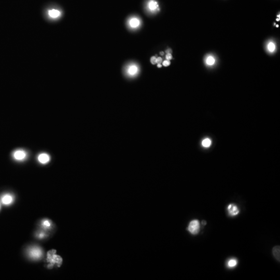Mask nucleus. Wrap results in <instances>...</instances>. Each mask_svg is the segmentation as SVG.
<instances>
[{
	"label": "nucleus",
	"mask_w": 280,
	"mask_h": 280,
	"mask_svg": "<svg viewBox=\"0 0 280 280\" xmlns=\"http://www.w3.org/2000/svg\"><path fill=\"white\" fill-rule=\"evenodd\" d=\"M165 58L167 60H170L172 59V56L171 54H167L166 56H165Z\"/></svg>",
	"instance_id": "aec40b11"
},
{
	"label": "nucleus",
	"mask_w": 280,
	"mask_h": 280,
	"mask_svg": "<svg viewBox=\"0 0 280 280\" xmlns=\"http://www.w3.org/2000/svg\"><path fill=\"white\" fill-rule=\"evenodd\" d=\"M37 159L39 162L42 164H46L49 161L50 157L48 154L46 153H42L39 155L37 157Z\"/></svg>",
	"instance_id": "6e6552de"
},
{
	"label": "nucleus",
	"mask_w": 280,
	"mask_h": 280,
	"mask_svg": "<svg viewBox=\"0 0 280 280\" xmlns=\"http://www.w3.org/2000/svg\"><path fill=\"white\" fill-rule=\"evenodd\" d=\"M228 214L231 216H235L239 213V210L237 206L235 204H230L227 207Z\"/></svg>",
	"instance_id": "39448f33"
},
{
	"label": "nucleus",
	"mask_w": 280,
	"mask_h": 280,
	"mask_svg": "<svg viewBox=\"0 0 280 280\" xmlns=\"http://www.w3.org/2000/svg\"><path fill=\"white\" fill-rule=\"evenodd\" d=\"M162 61H163V59L161 57H158L156 59V63H157V64H159V63L161 64Z\"/></svg>",
	"instance_id": "412c9836"
},
{
	"label": "nucleus",
	"mask_w": 280,
	"mask_h": 280,
	"mask_svg": "<svg viewBox=\"0 0 280 280\" xmlns=\"http://www.w3.org/2000/svg\"><path fill=\"white\" fill-rule=\"evenodd\" d=\"M206 63L208 66H213L215 63V59L212 56H209L206 59Z\"/></svg>",
	"instance_id": "4468645a"
},
{
	"label": "nucleus",
	"mask_w": 280,
	"mask_h": 280,
	"mask_svg": "<svg viewBox=\"0 0 280 280\" xmlns=\"http://www.w3.org/2000/svg\"><path fill=\"white\" fill-rule=\"evenodd\" d=\"M267 48L270 52H273L276 49V45L273 42H270L267 46Z\"/></svg>",
	"instance_id": "dca6fc26"
},
{
	"label": "nucleus",
	"mask_w": 280,
	"mask_h": 280,
	"mask_svg": "<svg viewBox=\"0 0 280 280\" xmlns=\"http://www.w3.org/2000/svg\"><path fill=\"white\" fill-rule=\"evenodd\" d=\"M202 145L203 147H210V145H211V141L209 139L206 138L204 140H203L202 142Z\"/></svg>",
	"instance_id": "2eb2a0df"
},
{
	"label": "nucleus",
	"mask_w": 280,
	"mask_h": 280,
	"mask_svg": "<svg viewBox=\"0 0 280 280\" xmlns=\"http://www.w3.org/2000/svg\"><path fill=\"white\" fill-rule=\"evenodd\" d=\"M28 254L33 259H40L43 255V251L39 247L34 246L29 250Z\"/></svg>",
	"instance_id": "f03ea898"
},
{
	"label": "nucleus",
	"mask_w": 280,
	"mask_h": 280,
	"mask_svg": "<svg viewBox=\"0 0 280 280\" xmlns=\"http://www.w3.org/2000/svg\"><path fill=\"white\" fill-rule=\"evenodd\" d=\"M129 25L132 28H136L140 26L141 24L140 20L138 18L133 17L131 18L129 21Z\"/></svg>",
	"instance_id": "9d476101"
},
{
	"label": "nucleus",
	"mask_w": 280,
	"mask_h": 280,
	"mask_svg": "<svg viewBox=\"0 0 280 280\" xmlns=\"http://www.w3.org/2000/svg\"><path fill=\"white\" fill-rule=\"evenodd\" d=\"M48 14L49 16L51 18H57L60 16L61 13H60V11L58 10H57V9H53L49 10L48 11Z\"/></svg>",
	"instance_id": "f8f14e48"
},
{
	"label": "nucleus",
	"mask_w": 280,
	"mask_h": 280,
	"mask_svg": "<svg viewBox=\"0 0 280 280\" xmlns=\"http://www.w3.org/2000/svg\"><path fill=\"white\" fill-rule=\"evenodd\" d=\"M276 21H280V18H279V19H276Z\"/></svg>",
	"instance_id": "a878e982"
},
{
	"label": "nucleus",
	"mask_w": 280,
	"mask_h": 280,
	"mask_svg": "<svg viewBox=\"0 0 280 280\" xmlns=\"http://www.w3.org/2000/svg\"><path fill=\"white\" fill-rule=\"evenodd\" d=\"M138 71H139V68L135 64H132L129 66L127 69L128 74L131 76H135L138 73Z\"/></svg>",
	"instance_id": "1a4fd4ad"
},
{
	"label": "nucleus",
	"mask_w": 280,
	"mask_h": 280,
	"mask_svg": "<svg viewBox=\"0 0 280 280\" xmlns=\"http://www.w3.org/2000/svg\"><path fill=\"white\" fill-rule=\"evenodd\" d=\"M14 159L16 161H23L27 158V152L23 149H18L14 151L13 154Z\"/></svg>",
	"instance_id": "20e7f679"
},
{
	"label": "nucleus",
	"mask_w": 280,
	"mask_h": 280,
	"mask_svg": "<svg viewBox=\"0 0 280 280\" xmlns=\"http://www.w3.org/2000/svg\"><path fill=\"white\" fill-rule=\"evenodd\" d=\"M147 7L149 11L151 12H155L159 11L158 2L155 0H149L147 3Z\"/></svg>",
	"instance_id": "423d86ee"
},
{
	"label": "nucleus",
	"mask_w": 280,
	"mask_h": 280,
	"mask_svg": "<svg viewBox=\"0 0 280 280\" xmlns=\"http://www.w3.org/2000/svg\"><path fill=\"white\" fill-rule=\"evenodd\" d=\"M165 52L167 54H171L172 53V50L171 49H168L166 51H165Z\"/></svg>",
	"instance_id": "4be33fe9"
},
{
	"label": "nucleus",
	"mask_w": 280,
	"mask_h": 280,
	"mask_svg": "<svg viewBox=\"0 0 280 280\" xmlns=\"http://www.w3.org/2000/svg\"><path fill=\"white\" fill-rule=\"evenodd\" d=\"M13 201H14V197L10 194H5L4 196H3L1 198L2 203L6 206L11 204L13 203Z\"/></svg>",
	"instance_id": "0eeeda50"
},
{
	"label": "nucleus",
	"mask_w": 280,
	"mask_h": 280,
	"mask_svg": "<svg viewBox=\"0 0 280 280\" xmlns=\"http://www.w3.org/2000/svg\"><path fill=\"white\" fill-rule=\"evenodd\" d=\"M163 66H170V60H165V61L163 62Z\"/></svg>",
	"instance_id": "a211bd4d"
},
{
	"label": "nucleus",
	"mask_w": 280,
	"mask_h": 280,
	"mask_svg": "<svg viewBox=\"0 0 280 280\" xmlns=\"http://www.w3.org/2000/svg\"><path fill=\"white\" fill-rule=\"evenodd\" d=\"M238 260L235 258H231L228 259L227 262V267L229 269H233L237 266Z\"/></svg>",
	"instance_id": "9b49d317"
},
{
	"label": "nucleus",
	"mask_w": 280,
	"mask_h": 280,
	"mask_svg": "<svg viewBox=\"0 0 280 280\" xmlns=\"http://www.w3.org/2000/svg\"><path fill=\"white\" fill-rule=\"evenodd\" d=\"M280 246H276L273 249V254L276 259L280 261Z\"/></svg>",
	"instance_id": "ddd939ff"
},
{
	"label": "nucleus",
	"mask_w": 280,
	"mask_h": 280,
	"mask_svg": "<svg viewBox=\"0 0 280 280\" xmlns=\"http://www.w3.org/2000/svg\"><path fill=\"white\" fill-rule=\"evenodd\" d=\"M156 57H152L151 59V63L153 64H155L156 63Z\"/></svg>",
	"instance_id": "6ab92c4d"
},
{
	"label": "nucleus",
	"mask_w": 280,
	"mask_h": 280,
	"mask_svg": "<svg viewBox=\"0 0 280 280\" xmlns=\"http://www.w3.org/2000/svg\"><path fill=\"white\" fill-rule=\"evenodd\" d=\"M276 27H279V25H276Z\"/></svg>",
	"instance_id": "bb28decb"
},
{
	"label": "nucleus",
	"mask_w": 280,
	"mask_h": 280,
	"mask_svg": "<svg viewBox=\"0 0 280 280\" xmlns=\"http://www.w3.org/2000/svg\"><path fill=\"white\" fill-rule=\"evenodd\" d=\"M160 54H161V56H163V55H164V52H161V53H160Z\"/></svg>",
	"instance_id": "b1692460"
},
{
	"label": "nucleus",
	"mask_w": 280,
	"mask_h": 280,
	"mask_svg": "<svg viewBox=\"0 0 280 280\" xmlns=\"http://www.w3.org/2000/svg\"><path fill=\"white\" fill-rule=\"evenodd\" d=\"M42 225L46 228H49L50 226V223L48 220H44L42 221Z\"/></svg>",
	"instance_id": "f3484780"
},
{
	"label": "nucleus",
	"mask_w": 280,
	"mask_h": 280,
	"mask_svg": "<svg viewBox=\"0 0 280 280\" xmlns=\"http://www.w3.org/2000/svg\"><path fill=\"white\" fill-rule=\"evenodd\" d=\"M202 224H203H203H204V225H206V221H202Z\"/></svg>",
	"instance_id": "393cba45"
},
{
	"label": "nucleus",
	"mask_w": 280,
	"mask_h": 280,
	"mask_svg": "<svg viewBox=\"0 0 280 280\" xmlns=\"http://www.w3.org/2000/svg\"><path fill=\"white\" fill-rule=\"evenodd\" d=\"M47 261L49 262L48 268L49 269L52 268L55 265L60 267L62 264V258L61 256L57 255L56 251L54 250H52L48 252Z\"/></svg>",
	"instance_id": "f257e3e1"
},
{
	"label": "nucleus",
	"mask_w": 280,
	"mask_h": 280,
	"mask_svg": "<svg viewBox=\"0 0 280 280\" xmlns=\"http://www.w3.org/2000/svg\"><path fill=\"white\" fill-rule=\"evenodd\" d=\"M200 228V224L199 221L197 219H194L190 222L188 227L187 230L191 234L196 235L199 233Z\"/></svg>",
	"instance_id": "7ed1b4c3"
},
{
	"label": "nucleus",
	"mask_w": 280,
	"mask_h": 280,
	"mask_svg": "<svg viewBox=\"0 0 280 280\" xmlns=\"http://www.w3.org/2000/svg\"><path fill=\"white\" fill-rule=\"evenodd\" d=\"M157 66H158V68H161V66H162V65H161V64H160V63H159V64H157Z\"/></svg>",
	"instance_id": "5701e85b"
}]
</instances>
